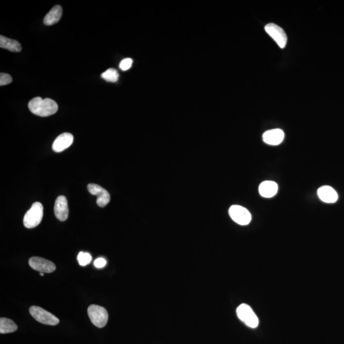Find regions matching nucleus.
<instances>
[{"mask_svg":"<svg viewBox=\"0 0 344 344\" xmlns=\"http://www.w3.org/2000/svg\"><path fill=\"white\" fill-rule=\"evenodd\" d=\"M31 113L40 117H48L55 115L58 110L57 103L50 98L42 99L36 97L30 100L28 104Z\"/></svg>","mask_w":344,"mask_h":344,"instance_id":"obj_1","label":"nucleus"},{"mask_svg":"<svg viewBox=\"0 0 344 344\" xmlns=\"http://www.w3.org/2000/svg\"><path fill=\"white\" fill-rule=\"evenodd\" d=\"M44 216V207L41 203L35 202L24 216L23 223L27 229H33L41 223Z\"/></svg>","mask_w":344,"mask_h":344,"instance_id":"obj_2","label":"nucleus"},{"mask_svg":"<svg viewBox=\"0 0 344 344\" xmlns=\"http://www.w3.org/2000/svg\"><path fill=\"white\" fill-rule=\"evenodd\" d=\"M236 314L239 319L251 328H256L259 325V319L253 310L249 305L242 303L236 309Z\"/></svg>","mask_w":344,"mask_h":344,"instance_id":"obj_3","label":"nucleus"},{"mask_svg":"<svg viewBox=\"0 0 344 344\" xmlns=\"http://www.w3.org/2000/svg\"><path fill=\"white\" fill-rule=\"evenodd\" d=\"M89 319L94 325L98 328H103L107 325L109 314L104 307L97 305H91L88 309Z\"/></svg>","mask_w":344,"mask_h":344,"instance_id":"obj_4","label":"nucleus"},{"mask_svg":"<svg viewBox=\"0 0 344 344\" xmlns=\"http://www.w3.org/2000/svg\"><path fill=\"white\" fill-rule=\"evenodd\" d=\"M30 313L33 318L44 325L55 326L59 323V319L50 312L37 306H32Z\"/></svg>","mask_w":344,"mask_h":344,"instance_id":"obj_5","label":"nucleus"},{"mask_svg":"<svg viewBox=\"0 0 344 344\" xmlns=\"http://www.w3.org/2000/svg\"><path fill=\"white\" fill-rule=\"evenodd\" d=\"M229 214L234 222L242 226L249 225L252 219L249 211L240 205H232L229 208Z\"/></svg>","mask_w":344,"mask_h":344,"instance_id":"obj_6","label":"nucleus"},{"mask_svg":"<svg viewBox=\"0 0 344 344\" xmlns=\"http://www.w3.org/2000/svg\"><path fill=\"white\" fill-rule=\"evenodd\" d=\"M266 32L278 44L279 48L284 49L287 46V38L285 31L280 26L274 23H269L265 27Z\"/></svg>","mask_w":344,"mask_h":344,"instance_id":"obj_7","label":"nucleus"},{"mask_svg":"<svg viewBox=\"0 0 344 344\" xmlns=\"http://www.w3.org/2000/svg\"><path fill=\"white\" fill-rule=\"evenodd\" d=\"M29 265L33 270L40 273H52L56 270V266L51 261L40 257H32L29 260Z\"/></svg>","mask_w":344,"mask_h":344,"instance_id":"obj_8","label":"nucleus"},{"mask_svg":"<svg viewBox=\"0 0 344 344\" xmlns=\"http://www.w3.org/2000/svg\"><path fill=\"white\" fill-rule=\"evenodd\" d=\"M88 189L91 194L97 196V203L100 207H106L111 201V196L106 189L96 184H89Z\"/></svg>","mask_w":344,"mask_h":344,"instance_id":"obj_9","label":"nucleus"},{"mask_svg":"<svg viewBox=\"0 0 344 344\" xmlns=\"http://www.w3.org/2000/svg\"><path fill=\"white\" fill-rule=\"evenodd\" d=\"M68 202L65 196H59L56 200L55 205V214L57 219L61 221L67 220L68 216Z\"/></svg>","mask_w":344,"mask_h":344,"instance_id":"obj_10","label":"nucleus"},{"mask_svg":"<svg viewBox=\"0 0 344 344\" xmlns=\"http://www.w3.org/2000/svg\"><path fill=\"white\" fill-rule=\"evenodd\" d=\"M73 136L71 133H64L58 136L53 144V149L57 153L61 152L68 149L73 144Z\"/></svg>","mask_w":344,"mask_h":344,"instance_id":"obj_11","label":"nucleus"},{"mask_svg":"<svg viewBox=\"0 0 344 344\" xmlns=\"http://www.w3.org/2000/svg\"><path fill=\"white\" fill-rule=\"evenodd\" d=\"M285 138V133L280 129H270L263 135V139L266 144L271 146H278L282 143Z\"/></svg>","mask_w":344,"mask_h":344,"instance_id":"obj_12","label":"nucleus"},{"mask_svg":"<svg viewBox=\"0 0 344 344\" xmlns=\"http://www.w3.org/2000/svg\"><path fill=\"white\" fill-rule=\"evenodd\" d=\"M318 194L323 202L328 203L336 202L338 200V194L333 187L325 185L318 189Z\"/></svg>","mask_w":344,"mask_h":344,"instance_id":"obj_13","label":"nucleus"},{"mask_svg":"<svg viewBox=\"0 0 344 344\" xmlns=\"http://www.w3.org/2000/svg\"><path fill=\"white\" fill-rule=\"evenodd\" d=\"M278 191V185L274 181H265L260 185L259 192L263 197L272 198Z\"/></svg>","mask_w":344,"mask_h":344,"instance_id":"obj_14","label":"nucleus"},{"mask_svg":"<svg viewBox=\"0 0 344 344\" xmlns=\"http://www.w3.org/2000/svg\"><path fill=\"white\" fill-rule=\"evenodd\" d=\"M62 9L61 6L56 5L46 15L44 23L47 26H51L59 21L62 16Z\"/></svg>","mask_w":344,"mask_h":344,"instance_id":"obj_15","label":"nucleus"},{"mask_svg":"<svg viewBox=\"0 0 344 344\" xmlns=\"http://www.w3.org/2000/svg\"><path fill=\"white\" fill-rule=\"evenodd\" d=\"M0 48L13 53H19L22 50L21 44L17 40L8 39L3 35L0 36Z\"/></svg>","mask_w":344,"mask_h":344,"instance_id":"obj_16","label":"nucleus"},{"mask_svg":"<svg viewBox=\"0 0 344 344\" xmlns=\"http://www.w3.org/2000/svg\"><path fill=\"white\" fill-rule=\"evenodd\" d=\"M17 330V326L10 319L1 318L0 319V333L1 334H10Z\"/></svg>","mask_w":344,"mask_h":344,"instance_id":"obj_17","label":"nucleus"},{"mask_svg":"<svg viewBox=\"0 0 344 344\" xmlns=\"http://www.w3.org/2000/svg\"><path fill=\"white\" fill-rule=\"evenodd\" d=\"M102 79L107 82H115L119 79V73L114 68H109L101 75Z\"/></svg>","mask_w":344,"mask_h":344,"instance_id":"obj_18","label":"nucleus"},{"mask_svg":"<svg viewBox=\"0 0 344 344\" xmlns=\"http://www.w3.org/2000/svg\"><path fill=\"white\" fill-rule=\"evenodd\" d=\"M77 260L80 265L86 266L91 263L92 257L88 252H80L78 254Z\"/></svg>","mask_w":344,"mask_h":344,"instance_id":"obj_19","label":"nucleus"},{"mask_svg":"<svg viewBox=\"0 0 344 344\" xmlns=\"http://www.w3.org/2000/svg\"><path fill=\"white\" fill-rule=\"evenodd\" d=\"M12 82V78L7 73H1L0 74V86H3L10 84Z\"/></svg>","mask_w":344,"mask_h":344,"instance_id":"obj_20","label":"nucleus"},{"mask_svg":"<svg viewBox=\"0 0 344 344\" xmlns=\"http://www.w3.org/2000/svg\"><path fill=\"white\" fill-rule=\"evenodd\" d=\"M132 63L133 60L131 58H126L120 62L119 68L123 71L128 70L132 66Z\"/></svg>","mask_w":344,"mask_h":344,"instance_id":"obj_21","label":"nucleus"},{"mask_svg":"<svg viewBox=\"0 0 344 344\" xmlns=\"http://www.w3.org/2000/svg\"><path fill=\"white\" fill-rule=\"evenodd\" d=\"M106 264V260H105L104 258H102L97 259V260L95 261V262H94V265H95L96 268H98V269H102V268H104Z\"/></svg>","mask_w":344,"mask_h":344,"instance_id":"obj_22","label":"nucleus"},{"mask_svg":"<svg viewBox=\"0 0 344 344\" xmlns=\"http://www.w3.org/2000/svg\"><path fill=\"white\" fill-rule=\"evenodd\" d=\"M40 276L43 277L44 276V275L43 273H42V272H41V273H40Z\"/></svg>","mask_w":344,"mask_h":344,"instance_id":"obj_23","label":"nucleus"}]
</instances>
